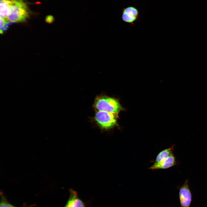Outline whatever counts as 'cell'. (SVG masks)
I'll list each match as a JSON object with an SVG mask.
<instances>
[{"label": "cell", "instance_id": "1", "mask_svg": "<svg viewBox=\"0 0 207 207\" xmlns=\"http://www.w3.org/2000/svg\"><path fill=\"white\" fill-rule=\"evenodd\" d=\"M93 108V120L101 131H108L118 126V114L123 108L118 99L104 94L97 95Z\"/></svg>", "mask_w": 207, "mask_h": 207}, {"label": "cell", "instance_id": "2", "mask_svg": "<svg viewBox=\"0 0 207 207\" xmlns=\"http://www.w3.org/2000/svg\"><path fill=\"white\" fill-rule=\"evenodd\" d=\"M6 18L12 23L24 22L29 16V9L23 0H11Z\"/></svg>", "mask_w": 207, "mask_h": 207}, {"label": "cell", "instance_id": "3", "mask_svg": "<svg viewBox=\"0 0 207 207\" xmlns=\"http://www.w3.org/2000/svg\"><path fill=\"white\" fill-rule=\"evenodd\" d=\"M179 190V197L181 207H190L192 194L190 189L188 179L186 180L181 186L177 187Z\"/></svg>", "mask_w": 207, "mask_h": 207}, {"label": "cell", "instance_id": "4", "mask_svg": "<svg viewBox=\"0 0 207 207\" xmlns=\"http://www.w3.org/2000/svg\"><path fill=\"white\" fill-rule=\"evenodd\" d=\"M69 192L68 199L64 207H87V204L79 198L76 191L70 189Z\"/></svg>", "mask_w": 207, "mask_h": 207}, {"label": "cell", "instance_id": "5", "mask_svg": "<svg viewBox=\"0 0 207 207\" xmlns=\"http://www.w3.org/2000/svg\"><path fill=\"white\" fill-rule=\"evenodd\" d=\"M177 164L175 157L172 153L164 161L158 163H154L149 169L152 170L165 169L174 166Z\"/></svg>", "mask_w": 207, "mask_h": 207}, {"label": "cell", "instance_id": "6", "mask_svg": "<svg viewBox=\"0 0 207 207\" xmlns=\"http://www.w3.org/2000/svg\"><path fill=\"white\" fill-rule=\"evenodd\" d=\"M174 147L175 145H173L170 147L160 152L157 156L154 163H160L166 160L173 153Z\"/></svg>", "mask_w": 207, "mask_h": 207}, {"label": "cell", "instance_id": "7", "mask_svg": "<svg viewBox=\"0 0 207 207\" xmlns=\"http://www.w3.org/2000/svg\"><path fill=\"white\" fill-rule=\"evenodd\" d=\"M11 2V0H0V17L6 18Z\"/></svg>", "mask_w": 207, "mask_h": 207}, {"label": "cell", "instance_id": "8", "mask_svg": "<svg viewBox=\"0 0 207 207\" xmlns=\"http://www.w3.org/2000/svg\"><path fill=\"white\" fill-rule=\"evenodd\" d=\"M122 13L135 16L138 17L139 16V12L138 9L133 6H129L124 8L122 10Z\"/></svg>", "mask_w": 207, "mask_h": 207}, {"label": "cell", "instance_id": "9", "mask_svg": "<svg viewBox=\"0 0 207 207\" xmlns=\"http://www.w3.org/2000/svg\"><path fill=\"white\" fill-rule=\"evenodd\" d=\"M138 19L139 17L122 13V20L124 22L130 24H133L136 21L138 20Z\"/></svg>", "mask_w": 207, "mask_h": 207}, {"label": "cell", "instance_id": "10", "mask_svg": "<svg viewBox=\"0 0 207 207\" xmlns=\"http://www.w3.org/2000/svg\"><path fill=\"white\" fill-rule=\"evenodd\" d=\"M0 207H16L9 203L3 196L1 198Z\"/></svg>", "mask_w": 207, "mask_h": 207}, {"label": "cell", "instance_id": "11", "mask_svg": "<svg viewBox=\"0 0 207 207\" xmlns=\"http://www.w3.org/2000/svg\"><path fill=\"white\" fill-rule=\"evenodd\" d=\"M53 20V17L51 16H47L46 18V21L48 23H51Z\"/></svg>", "mask_w": 207, "mask_h": 207}]
</instances>
